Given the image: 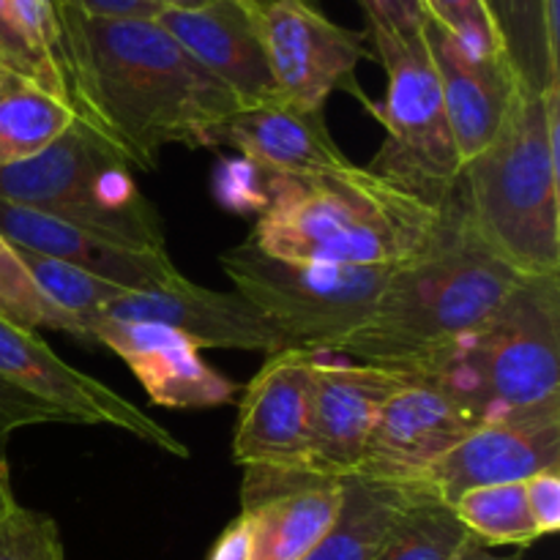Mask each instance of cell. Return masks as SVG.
<instances>
[{
  "label": "cell",
  "instance_id": "9",
  "mask_svg": "<svg viewBox=\"0 0 560 560\" xmlns=\"http://www.w3.org/2000/svg\"><path fill=\"white\" fill-rule=\"evenodd\" d=\"M252 14L279 102L323 109L331 93L345 91L372 107L355 80L359 63L370 58L364 33L337 25L306 0H271L252 5Z\"/></svg>",
  "mask_w": 560,
  "mask_h": 560
},
{
  "label": "cell",
  "instance_id": "14",
  "mask_svg": "<svg viewBox=\"0 0 560 560\" xmlns=\"http://www.w3.org/2000/svg\"><path fill=\"white\" fill-rule=\"evenodd\" d=\"M550 468H560V405L474 427L419 487L452 506L470 490L525 481Z\"/></svg>",
  "mask_w": 560,
  "mask_h": 560
},
{
  "label": "cell",
  "instance_id": "3",
  "mask_svg": "<svg viewBox=\"0 0 560 560\" xmlns=\"http://www.w3.org/2000/svg\"><path fill=\"white\" fill-rule=\"evenodd\" d=\"M446 206H430L353 162L268 175L249 244L284 260L397 268L435 244Z\"/></svg>",
  "mask_w": 560,
  "mask_h": 560
},
{
  "label": "cell",
  "instance_id": "37",
  "mask_svg": "<svg viewBox=\"0 0 560 560\" xmlns=\"http://www.w3.org/2000/svg\"><path fill=\"white\" fill-rule=\"evenodd\" d=\"M206 560H252V530L244 512L235 520H230L228 528L213 541Z\"/></svg>",
  "mask_w": 560,
  "mask_h": 560
},
{
  "label": "cell",
  "instance_id": "19",
  "mask_svg": "<svg viewBox=\"0 0 560 560\" xmlns=\"http://www.w3.org/2000/svg\"><path fill=\"white\" fill-rule=\"evenodd\" d=\"M252 0H213L202 9H164L159 25L213 77L241 107L279 102Z\"/></svg>",
  "mask_w": 560,
  "mask_h": 560
},
{
  "label": "cell",
  "instance_id": "30",
  "mask_svg": "<svg viewBox=\"0 0 560 560\" xmlns=\"http://www.w3.org/2000/svg\"><path fill=\"white\" fill-rule=\"evenodd\" d=\"M0 60H3L11 71H16L22 80L33 82V85H38L42 91L69 102L66 82L60 80V77H55L52 71L42 63V58H38V55L33 52L31 44H27L25 33L16 25L11 0H0Z\"/></svg>",
  "mask_w": 560,
  "mask_h": 560
},
{
  "label": "cell",
  "instance_id": "34",
  "mask_svg": "<svg viewBox=\"0 0 560 560\" xmlns=\"http://www.w3.org/2000/svg\"><path fill=\"white\" fill-rule=\"evenodd\" d=\"M364 9L366 25H377L392 31L405 42H416L424 31L427 11L421 0H359Z\"/></svg>",
  "mask_w": 560,
  "mask_h": 560
},
{
  "label": "cell",
  "instance_id": "27",
  "mask_svg": "<svg viewBox=\"0 0 560 560\" xmlns=\"http://www.w3.org/2000/svg\"><path fill=\"white\" fill-rule=\"evenodd\" d=\"M16 252H20L22 262H25V268L31 271L38 290H42L58 310H63L66 315L74 317V320L80 323L82 331H85L88 345H93L91 326L102 317L104 306L124 293V288L107 282V279L102 277H93V273L88 271H80V268L74 266H66V262L60 260H52V257L20 249V246H16Z\"/></svg>",
  "mask_w": 560,
  "mask_h": 560
},
{
  "label": "cell",
  "instance_id": "43",
  "mask_svg": "<svg viewBox=\"0 0 560 560\" xmlns=\"http://www.w3.org/2000/svg\"><path fill=\"white\" fill-rule=\"evenodd\" d=\"M306 3H312V0H306Z\"/></svg>",
  "mask_w": 560,
  "mask_h": 560
},
{
  "label": "cell",
  "instance_id": "17",
  "mask_svg": "<svg viewBox=\"0 0 560 560\" xmlns=\"http://www.w3.org/2000/svg\"><path fill=\"white\" fill-rule=\"evenodd\" d=\"M348 481L293 470L246 468L241 512L249 520L252 560H301L337 525Z\"/></svg>",
  "mask_w": 560,
  "mask_h": 560
},
{
  "label": "cell",
  "instance_id": "8",
  "mask_svg": "<svg viewBox=\"0 0 560 560\" xmlns=\"http://www.w3.org/2000/svg\"><path fill=\"white\" fill-rule=\"evenodd\" d=\"M219 266L235 293L255 304L295 348L331 353L375 310L394 268L326 266L271 257L257 246H233ZM399 268V266H397Z\"/></svg>",
  "mask_w": 560,
  "mask_h": 560
},
{
  "label": "cell",
  "instance_id": "40",
  "mask_svg": "<svg viewBox=\"0 0 560 560\" xmlns=\"http://www.w3.org/2000/svg\"><path fill=\"white\" fill-rule=\"evenodd\" d=\"M22 82H27V80H22V77L16 74V71H11L9 66L0 63V98H3L5 93L14 91L16 85H22Z\"/></svg>",
  "mask_w": 560,
  "mask_h": 560
},
{
  "label": "cell",
  "instance_id": "21",
  "mask_svg": "<svg viewBox=\"0 0 560 560\" xmlns=\"http://www.w3.org/2000/svg\"><path fill=\"white\" fill-rule=\"evenodd\" d=\"M0 235L20 249L52 257L80 271L120 284L124 290H153L178 282L180 273L167 252H148L102 238L63 219L0 200Z\"/></svg>",
  "mask_w": 560,
  "mask_h": 560
},
{
  "label": "cell",
  "instance_id": "29",
  "mask_svg": "<svg viewBox=\"0 0 560 560\" xmlns=\"http://www.w3.org/2000/svg\"><path fill=\"white\" fill-rule=\"evenodd\" d=\"M0 560H66L58 523L11 501L0 512Z\"/></svg>",
  "mask_w": 560,
  "mask_h": 560
},
{
  "label": "cell",
  "instance_id": "33",
  "mask_svg": "<svg viewBox=\"0 0 560 560\" xmlns=\"http://www.w3.org/2000/svg\"><path fill=\"white\" fill-rule=\"evenodd\" d=\"M38 424H69V419L52 405L20 392L0 377V459L9 463L5 452H9V441L14 432Z\"/></svg>",
  "mask_w": 560,
  "mask_h": 560
},
{
  "label": "cell",
  "instance_id": "23",
  "mask_svg": "<svg viewBox=\"0 0 560 560\" xmlns=\"http://www.w3.org/2000/svg\"><path fill=\"white\" fill-rule=\"evenodd\" d=\"M419 492L424 490L350 479L337 525L301 560H375L394 520Z\"/></svg>",
  "mask_w": 560,
  "mask_h": 560
},
{
  "label": "cell",
  "instance_id": "1",
  "mask_svg": "<svg viewBox=\"0 0 560 560\" xmlns=\"http://www.w3.org/2000/svg\"><path fill=\"white\" fill-rule=\"evenodd\" d=\"M69 104L137 170H156L162 148L206 145L241 109L156 20H107L55 3Z\"/></svg>",
  "mask_w": 560,
  "mask_h": 560
},
{
  "label": "cell",
  "instance_id": "7",
  "mask_svg": "<svg viewBox=\"0 0 560 560\" xmlns=\"http://www.w3.org/2000/svg\"><path fill=\"white\" fill-rule=\"evenodd\" d=\"M366 31L386 69L388 91L386 102H372L370 107L386 126V140L364 167L408 195L443 208L457 191L463 159L454 145L441 82L424 36L405 42L386 27L366 25Z\"/></svg>",
  "mask_w": 560,
  "mask_h": 560
},
{
  "label": "cell",
  "instance_id": "11",
  "mask_svg": "<svg viewBox=\"0 0 560 560\" xmlns=\"http://www.w3.org/2000/svg\"><path fill=\"white\" fill-rule=\"evenodd\" d=\"M479 421L441 386L405 372L381 405L353 479L419 487L432 465Z\"/></svg>",
  "mask_w": 560,
  "mask_h": 560
},
{
  "label": "cell",
  "instance_id": "4",
  "mask_svg": "<svg viewBox=\"0 0 560 560\" xmlns=\"http://www.w3.org/2000/svg\"><path fill=\"white\" fill-rule=\"evenodd\" d=\"M558 115L560 85L520 91L495 140L459 173L476 235L523 277L560 273Z\"/></svg>",
  "mask_w": 560,
  "mask_h": 560
},
{
  "label": "cell",
  "instance_id": "42",
  "mask_svg": "<svg viewBox=\"0 0 560 560\" xmlns=\"http://www.w3.org/2000/svg\"><path fill=\"white\" fill-rule=\"evenodd\" d=\"M252 3H255V5H260V3H271V0H252Z\"/></svg>",
  "mask_w": 560,
  "mask_h": 560
},
{
  "label": "cell",
  "instance_id": "13",
  "mask_svg": "<svg viewBox=\"0 0 560 560\" xmlns=\"http://www.w3.org/2000/svg\"><path fill=\"white\" fill-rule=\"evenodd\" d=\"M312 364L315 353L290 348L268 355L246 383L233 432V463L241 468L304 474L310 443Z\"/></svg>",
  "mask_w": 560,
  "mask_h": 560
},
{
  "label": "cell",
  "instance_id": "6",
  "mask_svg": "<svg viewBox=\"0 0 560 560\" xmlns=\"http://www.w3.org/2000/svg\"><path fill=\"white\" fill-rule=\"evenodd\" d=\"M0 200L124 246L167 252L162 219L137 189L129 162L80 118L33 159L0 167Z\"/></svg>",
  "mask_w": 560,
  "mask_h": 560
},
{
  "label": "cell",
  "instance_id": "38",
  "mask_svg": "<svg viewBox=\"0 0 560 560\" xmlns=\"http://www.w3.org/2000/svg\"><path fill=\"white\" fill-rule=\"evenodd\" d=\"M457 560H523V556H495L490 547H485L479 539H474Z\"/></svg>",
  "mask_w": 560,
  "mask_h": 560
},
{
  "label": "cell",
  "instance_id": "24",
  "mask_svg": "<svg viewBox=\"0 0 560 560\" xmlns=\"http://www.w3.org/2000/svg\"><path fill=\"white\" fill-rule=\"evenodd\" d=\"M474 534L448 503L419 492L388 528L375 560H457Z\"/></svg>",
  "mask_w": 560,
  "mask_h": 560
},
{
  "label": "cell",
  "instance_id": "18",
  "mask_svg": "<svg viewBox=\"0 0 560 560\" xmlns=\"http://www.w3.org/2000/svg\"><path fill=\"white\" fill-rule=\"evenodd\" d=\"M421 36L438 71L454 145L465 164L495 140L523 88L503 52H476L430 16Z\"/></svg>",
  "mask_w": 560,
  "mask_h": 560
},
{
  "label": "cell",
  "instance_id": "5",
  "mask_svg": "<svg viewBox=\"0 0 560 560\" xmlns=\"http://www.w3.org/2000/svg\"><path fill=\"white\" fill-rule=\"evenodd\" d=\"M408 375L452 394L479 424L560 405V273L523 277L506 304Z\"/></svg>",
  "mask_w": 560,
  "mask_h": 560
},
{
  "label": "cell",
  "instance_id": "16",
  "mask_svg": "<svg viewBox=\"0 0 560 560\" xmlns=\"http://www.w3.org/2000/svg\"><path fill=\"white\" fill-rule=\"evenodd\" d=\"M93 345L113 350L159 408L206 410L235 402L241 392L230 377L202 359L195 339L162 323L98 317L91 326Z\"/></svg>",
  "mask_w": 560,
  "mask_h": 560
},
{
  "label": "cell",
  "instance_id": "36",
  "mask_svg": "<svg viewBox=\"0 0 560 560\" xmlns=\"http://www.w3.org/2000/svg\"><path fill=\"white\" fill-rule=\"evenodd\" d=\"M55 3L107 20H156L164 11L159 0H55Z\"/></svg>",
  "mask_w": 560,
  "mask_h": 560
},
{
  "label": "cell",
  "instance_id": "2",
  "mask_svg": "<svg viewBox=\"0 0 560 560\" xmlns=\"http://www.w3.org/2000/svg\"><path fill=\"white\" fill-rule=\"evenodd\" d=\"M520 282L523 273L476 235L457 189L435 244L394 268L370 317L323 355L402 372L421 370L479 331Z\"/></svg>",
  "mask_w": 560,
  "mask_h": 560
},
{
  "label": "cell",
  "instance_id": "31",
  "mask_svg": "<svg viewBox=\"0 0 560 560\" xmlns=\"http://www.w3.org/2000/svg\"><path fill=\"white\" fill-rule=\"evenodd\" d=\"M430 20L446 27L452 36L476 52H501L495 27L481 0H421Z\"/></svg>",
  "mask_w": 560,
  "mask_h": 560
},
{
  "label": "cell",
  "instance_id": "20",
  "mask_svg": "<svg viewBox=\"0 0 560 560\" xmlns=\"http://www.w3.org/2000/svg\"><path fill=\"white\" fill-rule=\"evenodd\" d=\"M202 148H233L260 175H310L350 162L334 142L323 109L288 102L241 107L219 120Z\"/></svg>",
  "mask_w": 560,
  "mask_h": 560
},
{
  "label": "cell",
  "instance_id": "15",
  "mask_svg": "<svg viewBox=\"0 0 560 560\" xmlns=\"http://www.w3.org/2000/svg\"><path fill=\"white\" fill-rule=\"evenodd\" d=\"M102 317L135 323H162L178 328L200 345V350H246L273 355L295 348L255 304L233 293L208 290L180 277L167 288L124 290L104 306Z\"/></svg>",
  "mask_w": 560,
  "mask_h": 560
},
{
  "label": "cell",
  "instance_id": "35",
  "mask_svg": "<svg viewBox=\"0 0 560 560\" xmlns=\"http://www.w3.org/2000/svg\"><path fill=\"white\" fill-rule=\"evenodd\" d=\"M525 501L534 517L539 536H552L560 530V468L541 470L523 481Z\"/></svg>",
  "mask_w": 560,
  "mask_h": 560
},
{
  "label": "cell",
  "instance_id": "22",
  "mask_svg": "<svg viewBox=\"0 0 560 560\" xmlns=\"http://www.w3.org/2000/svg\"><path fill=\"white\" fill-rule=\"evenodd\" d=\"M509 69L525 93L560 85V11L550 0H481Z\"/></svg>",
  "mask_w": 560,
  "mask_h": 560
},
{
  "label": "cell",
  "instance_id": "28",
  "mask_svg": "<svg viewBox=\"0 0 560 560\" xmlns=\"http://www.w3.org/2000/svg\"><path fill=\"white\" fill-rule=\"evenodd\" d=\"M0 320L25 328V331L52 328V331H63L88 345L80 323L66 315L63 310H58L38 290L16 246L9 244L3 235H0Z\"/></svg>",
  "mask_w": 560,
  "mask_h": 560
},
{
  "label": "cell",
  "instance_id": "12",
  "mask_svg": "<svg viewBox=\"0 0 560 560\" xmlns=\"http://www.w3.org/2000/svg\"><path fill=\"white\" fill-rule=\"evenodd\" d=\"M402 381V370L361 361L342 364L315 353L304 474L317 479H353L377 410Z\"/></svg>",
  "mask_w": 560,
  "mask_h": 560
},
{
  "label": "cell",
  "instance_id": "26",
  "mask_svg": "<svg viewBox=\"0 0 560 560\" xmlns=\"http://www.w3.org/2000/svg\"><path fill=\"white\" fill-rule=\"evenodd\" d=\"M452 509L485 547H530L541 539L525 501L523 481L470 490L457 498Z\"/></svg>",
  "mask_w": 560,
  "mask_h": 560
},
{
  "label": "cell",
  "instance_id": "41",
  "mask_svg": "<svg viewBox=\"0 0 560 560\" xmlns=\"http://www.w3.org/2000/svg\"><path fill=\"white\" fill-rule=\"evenodd\" d=\"M164 9H202V5L213 3V0H159Z\"/></svg>",
  "mask_w": 560,
  "mask_h": 560
},
{
  "label": "cell",
  "instance_id": "44",
  "mask_svg": "<svg viewBox=\"0 0 560 560\" xmlns=\"http://www.w3.org/2000/svg\"><path fill=\"white\" fill-rule=\"evenodd\" d=\"M0 63H3V60H0Z\"/></svg>",
  "mask_w": 560,
  "mask_h": 560
},
{
  "label": "cell",
  "instance_id": "39",
  "mask_svg": "<svg viewBox=\"0 0 560 560\" xmlns=\"http://www.w3.org/2000/svg\"><path fill=\"white\" fill-rule=\"evenodd\" d=\"M11 501H16L14 487H11V470H9V463L0 459V512H3Z\"/></svg>",
  "mask_w": 560,
  "mask_h": 560
},
{
  "label": "cell",
  "instance_id": "25",
  "mask_svg": "<svg viewBox=\"0 0 560 560\" xmlns=\"http://www.w3.org/2000/svg\"><path fill=\"white\" fill-rule=\"evenodd\" d=\"M69 102L22 82L0 98V167L25 162L58 140L74 120Z\"/></svg>",
  "mask_w": 560,
  "mask_h": 560
},
{
  "label": "cell",
  "instance_id": "10",
  "mask_svg": "<svg viewBox=\"0 0 560 560\" xmlns=\"http://www.w3.org/2000/svg\"><path fill=\"white\" fill-rule=\"evenodd\" d=\"M0 377L20 392L52 405L69 419V424H107L129 432L167 457H191L184 441L142 413L135 402L66 364L36 331H25L5 320H0Z\"/></svg>",
  "mask_w": 560,
  "mask_h": 560
},
{
  "label": "cell",
  "instance_id": "32",
  "mask_svg": "<svg viewBox=\"0 0 560 560\" xmlns=\"http://www.w3.org/2000/svg\"><path fill=\"white\" fill-rule=\"evenodd\" d=\"M16 25L25 33L33 52L42 58V63L52 71L55 77L66 82L63 58H60V25L55 0H11Z\"/></svg>",
  "mask_w": 560,
  "mask_h": 560
}]
</instances>
